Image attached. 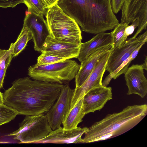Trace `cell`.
Wrapping results in <instances>:
<instances>
[{
	"label": "cell",
	"instance_id": "1",
	"mask_svg": "<svg viewBox=\"0 0 147 147\" xmlns=\"http://www.w3.org/2000/svg\"><path fill=\"white\" fill-rule=\"evenodd\" d=\"M63 84L32 80L28 77L15 80L3 94L4 104L18 115L47 113L57 100Z\"/></svg>",
	"mask_w": 147,
	"mask_h": 147
},
{
	"label": "cell",
	"instance_id": "2",
	"mask_svg": "<svg viewBox=\"0 0 147 147\" xmlns=\"http://www.w3.org/2000/svg\"><path fill=\"white\" fill-rule=\"evenodd\" d=\"M57 4L86 32L97 34L111 30L119 24L111 0H59Z\"/></svg>",
	"mask_w": 147,
	"mask_h": 147
},
{
	"label": "cell",
	"instance_id": "3",
	"mask_svg": "<svg viewBox=\"0 0 147 147\" xmlns=\"http://www.w3.org/2000/svg\"><path fill=\"white\" fill-rule=\"evenodd\" d=\"M147 114V105L128 106L121 111L107 115L88 128L80 143H90L120 135L139 123Z\"/></svg>",
	"mask_w": 147,
	"mask_h": 147
},
{
	"label": "cell",
	"instance_id": "4",
	"mask_svg": "<svg viewBox=\"0 0 147 147\" xmlns=\"http://www.w3.org/2000/svg\"><path fill=\"white\" fill-rule=\"evenodd\" d=\"M45 16L53 38L59 41L81 45V31L78 24L57 4L48 9Z\"/></svg>",
	"mask_w": 147,
	"mask_h": 147
},
{
	"label": "cell",
	"instance_id": "5",
	"mask_svg": "<svg viewBox=\"0 0 147 147\" xmlns=\"http://www.w3.org/2000/svg\"><path fill=\"white\" fill-rule=\"evenodd\" d=\"M80 67L70 59L49 64L36 63L29 67L28 75L33 80L63 84L75 77Z\"/></svg>",
	"mask_w": 147,
	"mask_h": 147
},
{
	"label": "cell",
	"instance_id": "6",
	"mask_svg": "<svg viewBox=\"0 0 147 147\" xmlns=\"http://www.w3.org/2000/svg\"><path fill=\"white\" fill-rule=\"evenodd\" d=\"M52 130L46 115L42 114L26 116L19 128L7 136H15L13 139L22 143H35L47 136Z\"/></svg>",
	"mask_w": 147,
	"mask_h": 147
},
{
	"label": "cell",
	"instance_id": "7",
	"mask_svg": "<svg viewBox=\"0 0 147 147\" xmlns=\"http://www.w3.org/2000/svg\"><path fill=\"white\" fill-rule=\"evenodd\" d=\"M74 91L68 85H64L57 101L46 113L47 121L52 130L61 127L62 121L70 108Z\"/></svg>",
	"mask_w": 147,
	"mask_h": 147
},
{
	"label": "cell",
	"instance_id": "8",
	"mask_svg": "<svg viewBox=\"0 0 147 147\" xmlns=\"http://www.w3.org/2000/svg\"><path fill=\"white\" fill-rule=\"evenodd\" d=\"M121 10V23L129 24L139 20L138 29L132 37L136 38L143 30H146L147 24V0H125Z\"/></svg>",
	"mask_w": 147,
	"mask_h": 147
},
{
	"label": "cell",
	"instance_id": "9",
	"mask_svg": "<svg viewBox=\"0 0 147 147\" xmlns=\"http://www.w3.org/2000/svg\"><path fill=\"white\" fill-rule=\"evenodd\" d=\"M113 49L108 51L102 55L85 82L80 87L74 89L70 109L90 90L94 87L102 85V78L106 70L107 60Z\"/></svg>",
	"mask_w": 147,
	"mask_h": 147
},
{
	"label": "cell",
	"instance_id": "10",
	"mask_svg": "<svg viewBox=\"0 0 147 147\" xmlns=\"http://www.w3.org/2000/svg\"><path fill=\"white\" fill-rule=\"evenodd\" d=\"M147 31L140 35L135 38H127L120 47L113 49L108 58L106 67L111 73L114 71L142 43L146 42Z\"/></svg>",
	"mask_w": 147,
	"mask_h": 147
},
{
	"label": "cell",
	"instance_id": "11",
	"mask_svg": "<svg viewBox=\"0 0 147 147\" xmlns=\"http://www.w3.org/2000/svg\"><path fill=\"white\" fill-rule=\"evenodd\" d=\"M23 26L26 27L32 35L35 50L41 53L43 45L47 37L51 35L43 15L29 12L25 17Z\"/></svg>",
	"mask_w": 147,
	"mask_h": 147
},
{
	"label": "cell",
	"instance_id": "12",
	"mask_svg": "<svg viewBox=\"0 0 147 147\" xmlns=\"http://www.w3.org/2000/svg\"><path fill=\"white\" fill-rule=\"evenodd\" d=\"M112 88L102 85L94 87L86 93L83 98L82 106L85 115L100 111L109 100L112 99Z\"/></svg>",
	"mask_w": 147,
	"mask_h": 147
},
{
	"label": "cell",
	"instance_id": "13",
	"mask_svg": "<svg viewBox=\"0 0 147 147\" xmlns=\"http://www.w3.org/2000/svg\"><path fill=\"white\" fill-rule=\"evenodd\" d=\"M80 45L57 40L48 36L42 45L41 53H44L66 59L77 58Z\"/></svg>",
	"mask_w": 147,
	"mask_h": 147
},
{
	"label": "cell",
	"instance_id": "14",
	"mask_svg": "<svg viewBox=\"0 0 147 147\" xmlns=\"http://www.w3.org/2000/svg\"><path fill=\"white\" fill-rule=\"evenodd\" d=\"M124 74L128 88L127 94H136L144 98L147 94V80L141 65H133Z\"/></svg>",
	"mask_w": 147,
	"mask_h": 147
},
{
	"label": "cell",
	"instance_id": "15",
	"mask_svg": "<svg viewBox=\"0 0 147 147\" xmlns=\"http://www.w3.org/2000/svg\"><path fill=\"white\" fill-rule=\"evenodd\" d=\"M88 128L77 127L71 129H65L61 127L52 130L47 136L35 143L69 144L80 143L82 136Z\"/></svg>",
	"mask_w": 147,
	"mask_h": 147
},
{
	"label": "cell",
	"instance_id": "16",
	"mask_svg": "<svg viewBox=\"0 0 147 147\" xmlns=\"http://www.w3.org/2000/svg\"><path fill=\"white\" fill-rule=\"evenodd\" d=\"M113 49L112 44L101 47L81 62L80 69L75 77V88L79 87L85 82L102 55L106 52Z\"/></svg>",
	"mask_w": 147,
	"mask_h": 147
},
{
	"label": "cell",
	"instance_id": "17",
	"mask_svg": "<svg viewBox=\"0 0 147 147\" xmlns=\"http://www.w3.org/2000/svg\"><path fill=\"white\" fill-rule=\"evenodd\" d=\"M113 32L100 33L88 41L82 43L77 59L81 62L98 48L112 44Z\"/></svg>",
	"mask_w": 147,
	"mask_h": 147
},
{
	"label": "cell",
	"instance_id": "18",
	"mask_svg": "<svg viewBox=\"0 0 147 147\" xmlns=\"http://www.w3.org/2000/svg\"><path fill=\"white\" fill-rule=\"evenodd\" d=\"M83 97L77 102L70 109L64 117L62 123L65 129L76 128L78 125L82 121L85 114L84 113L82 103Z\"/></svg>",
	"mask_w": 147,
	"mask_h": 147
},
{
	"label": "cell",
	"instance_id": "19",
	"mask_svg": "<svg viewBox=\"0 0 147 147\" xmlns=\"http://www.w3.org/2000/svg\"><path fill=\"white\" fill-rule=\"evenodd\" d=\"M145 43H142L116 69L106 76L102 82L103 86L107 87L112 79H115L121 74L125 73L131 62L136 57L141 48Z\"/></svg>",
	"mask_w": 147,
	"mask_h": 147
},
{
	"label": "cell",
	"instance_id": "20",
	"mask_svg": "<svg viewBox=\"0 0 147 147\" xmlns=\"http://www.w3.org/2000/svg\"><path fill=\"white\" fill-rule=\"evenodd\" d=\"M32 39V35L25 26H23L18 38L10 46L13 58L18 55L26 47L28 41Z\"/></svg>",
	"mask_w": 147,
	"mask_h": 147
},
{
	"label": "cell",
	"instance_id": "21",
	"mask_svg": "<svg viewBox=\"0 0 147 147\" xmlns=\"http://www.w3.org/2000/svg\"><path fill=\"white\" fill-rule=\"evenodd\" d=\"M128 25L125 23H120L114 28L112 31V45L114 49L120 47L127 39L124 35L125 29Z\"/></svg>",
	"mask_w": 147,
	"mask_h": 147
},
{
	"label": "cell",
	"instance_id": "22",
	"mask_svg": "<svg viewBox=\"0 0 147 147\" xmlns=\"http://www.w3.org/2000/svg\"><path fill=\"white\" fill-rule=\"evenodd\" d=\"M29 12L46 16L48 9L41 0H23Z\"/></svg>",
	"mask_w": 147,
	"mask_h": 147
},
{
	"label": "cell",
	"instance_id": "23",
	"mask_svg": "<svg viewBox=\"0 0 147 147\" xmlns=\"http://www.w3.org/2000/svg\"><path fill=\"white\" fill-rule=\"evenodd\" d=\"M17 115L12 108L4 104L0 105V126L13 120Z\"/></svg>",
	"mask_w": 147,
	"mask_h": 147
},
{
	"label": "cell",
	"instance_id": "24",
	"mask_svg": "<svg viewBox=\"0 0 147 147\" xmlns=\"http://www.w3.org/2000/svg\"><path fill=\"white\" fill-rule=\"evenodd\" d=\"M65 59L63 58L42 53L37 58V63L40 65L49 64Z\"/></svg>",
	"mask_w": 147,
	"mask_h": 147
},
{
	"label": "cell",
	"instance_id": "25",
	"mask_svg": "<svg viewBox=\"0 0 147 147\" xmlns=\"http://www.w3.org/2000/svg\"><path fill=\"white\" fill-rule=\"evenodd\" d=\"M22 3H24L23 0H0V7H14L17 5Z\"/></svg>",
	"mask_w": 147,
	"mask_h": 147
},
{
	"label": "cell",
	"instance_id": "26",
	"mask_svg": "<svg viewBox=\"0 0 147 147\" xmlns=\"http://www.w3.org/2000/svg\"><path fill=\"white\" fill-rule=\"evenodd\" d=\"M139 25V20L138 19L134 21L131 25L127 26L124 31V35L125 38L127 39L129 36L133 33L135 29Z\"/></svg>",
	"mask_w": 147,
	"mask_h": 147
},
{
	"label": "cell",
	"instance_id": "27",
	"mask_svg": "<svg viewBox=\"0 0 147 147\" xmlns=\"http://www.w3.org/2000/svg\"><path fill=\"white\" fill-rule=\"evenodd\" d=\"M125 0H111V7L114 13H117L121 9Z\"/></svg>",
	"mask_w": 147,
	"mask_h": 147
},
{
	"label": "cell",
	"instance_id": "28",
	"mask_svg": "<svg viewBox=\"0 0 147 147\" xmlns=\"http://www.w3.org/2000/svg\"><path fill=\"white\" fill-rule=\"evenodd\" d=\"M11 53V50L10 47L8 50L0 49V63L3 60L7 57Z\"/></svg>",
	"mask_w": 147,
	"mask_h": 147
},
{
	"label": "cell",
	"instance_id": "29",
	"mask_svg": "<svg viewBox=\"0 0 147 147\" xmlns=\"http://www.w3.org/2000/svg\"><path fill=\"white\" fill-rule=\"evenodd\" d=\"M48 9L57 4L59 0H41Z\"/></svg>",
	"mask_w": 147,
	"mask_h": 147
},
{
	"label": "cell",
	"instance_id": "30",
	"mask_svg": "<svg viewBox=\"0 0 147 147\" xmlns=\"http://www.w3.org/2000/svg\"><path fill=\"white\" fill-rule=\"evenodd\" d=\"M7 69L0 67V90L3 87V81Z\"/></svg>",
	"mask_w": 147,
	"mask_h": 147
},
{
	"label": "cell",
	"instance_id": "31",
	"mask_svg": "<svg viewBox=\"0 0 147 147\" xmlns=\"http://www.w3.org/2000/svg\"><path fill=\"white\" fill-rule=\"evenodd\" d=\"M147 56H146L145 57V59L144 61V62L142 63V64L141 65V66L142 67V68L143 69H145L146 70H147Z\"/></svg>",
	"mask_w": 147,
	"mask_h": 147
},
{
	"label": "cell",
	"instance_id": "32",
	"mask_svg": "<svg viewBox=\"0 0 147 147\" xmlns=\"http://www.w3.org/2000/svg\"><path fill=\"white\" fill-rule=\"evenodd\" d=\"M4 104L3 94L0 91V105Z\"/></svg>",
	"mask_w": 147,
	"mask_h": 147
}]
</instances>
